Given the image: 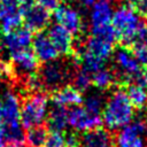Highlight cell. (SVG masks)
<instances>
[{"label":"cell","mask_w":147,"mask_h":147,"mask_svg":"<svg viewBox=\"0 0 147 147\" xmlns=\"http://www.w3.org/2000/svg\"><path fill=\"white\" fill-rule=\"evenodd\" d=\"M115 45L101 39L99 37H94V36H88L86 38V42H85V49L91 52L92 54L99 56L102 60H107L109 56H111L113 52H114Z\"/></svg>","instance_id":"9a60e30c"},{"label":"cell","mask_w":147,"mask_h":147,"mask_svg":"<svg viewBox=\"0 0 147 147\" xmlns=\"http://www.w3.org/2000/svg\"><path fill=\"white\" fill-rule=\"evenodd\" d=\"M32 0H21V2L22 3H28V2H31Z\"/></svg>","instance_id":"1f68e13d"},{"label":"cell","mask_w":147,"mask_h":147,"mask_svg":"<svg viewBox=\"0 0 147 147\" xmlns=\"http://www.w3.org/2000/svg\"><path fill=\"white\" fill-rule=\"evenodd\" d=\"M91 36L94 37H99L101 39H105L114 45H117V33L115 31V29L113 28L111 24H103V25H99V26H91Z\"/></svg>","instance_id":"cb8c5ba5"},{"label":"cell","mask_w":147,"mask_h":147,"mask_svg":"<svg viewBox=\"0 0 147 147\" xmlns=\"http://www.w3.org/2000/svg\"><path fill=\"white\" fill-rule=\"evenodd\" d=\"M49 99L55 106L63 107H75L83 105V95L77 88H75L71 84H67L59 90L52 92L49 94Z\"/></svg>","instance_id":"4fadbf2b"},{"label":"cell","mask_w":147,"mask_h":147,"mask_svg":"<svg viewBox=\"0 0 147 147\" xmlns=\"http://www.w3.org/2000/svg\"><path fill=\"white\" fill-rule=\"evenodd\" d=\"M70 84L79 92H85L92 85V74H90L78 64L71 76Z\"/></svg>","instance_id":"44dd1931"},{"label":"cell","mask_w":147,"mask_h":147,"mask_svg":"<svg viewBox=\"0 0 147 147\" xmlns=\"http://www.w3.org/2000/svg\"><path fill=\"white\" fill-rule=\"evenodd\" d=\"M32 37L33 33L29 29H26L25 26H20L9 33L2 34L1 44L9 51V53H13L20 49L29 48L32 41Z\"/></svg>","instance_id":"30bf717a"},{"label":"cell","mask_w":147,"mask_h":147,"mask_svg":"<svg viewBox=\"0 0 147 147\" xmlns=\"http://www.w3.org/2000/svg\"><path fill=\"white\" fill-rule=\"evenodd\" d=\"M8 147H18V146H8Z\"/></svg>","instance_id":"d6a6232c"},{"label":"cell","mask_w":147,"mask_h":147,"mask_svg":"<svg viewBox=\"0 0 147 147\" xmlns=\"http://www.w3.org/2000/svg\"><path fill=\"white\" fill-rule=\"evenodd\" d=\"M21 14L24 26L29 29L33 34L45 31L51 24V10L37 5L36 2L31 1L28 3H22Z\"/></svg>","instance_id":"5b68a950"},{"label":"cell","mask_w":147,"mask_h":147,"mask_svg":"<svg viewBox=\"0 0 147 147\" xmlns=\"http://www.w3.org/2000/svg\"><path fill=\"white\" fill-rule=\"evenodd\" d=\"M116 134L103 126L78 132V147H115Z\"/></svg>","instance_id":"8992f818"},{"label":"cell","mask_w":147,"mask_h":147,"mask_svg":"<svg viewBox=\"0 0 147 147\" xmlns=\"http://www.w3.org/2000/svg\"><path fill=\"white\" fill-rule=\"evenodd\" d=\"M78 63L72 57L44 62L37 70V77L44 92L48 95L60 87L70 84L71 76Z\"/></svg>","instance_id":"6da1fadb"},{"label":"cell","mask_w":147,"mask_h":147,"mask_svg":"<svg viewBox=\"0 0 147 147\" xmlns=\"http://www.w3.org/2000/svg\"><path fill=\"white\" fill-rule=\"evenodd\" d=\"M0 48H1V41H0Z\"/></svg>","instance_id":"836d02e7"},{"label":"cell","mask_w":147,"mask_h":147,"mask_svg":"<svg viewBox=\"0 0 147 147\" xmlns=\"http://www.w3.org/2000/svg\"><path fill=\"white\" fill-rule=\"evenodd\" d=\"M45 123L49 131H64L68 125V107L54 105L48 111Z\"/></svg>","instance_id":"2e32d148"},{"label":"cell","mask_w":147,"mask_h":147,"mask_svg":"<svg viewBox=\"0 0 147 147\" xmlns=\"http://www.w3.org/2000/svg\"><path fill=\"white\" fill-rule=\"evenodd\" d=\"M0 131L2 133V137L5 139V142H6L7 147L8 146L23 147L24 139H25V133H24V129L22 127L20 122L2 124L0 126Z\"/></svg>","instance_id":"5bb4252c"},{"label":"cell","mask_w":147,"mask_h":147,"mask_svg":"<svg viewBox=\"0 0 147 147\" xmlns=\"http://www.w3.org/2000/svg\"><path fill=\"white\" fill-rule=\"evenodd\" d=\"M20 96L11 91H7L0 96V111L2 124L20 122Z\"/></svg>","instance_id":"7c38bea8"},{"label":"cell","mask_w":147,"mask_h":147,"mask_svg":"<svg viewBox=\"0 0 147 147\" xmlns=\"http://www.w3.org/2000/svg\"><path fill=\"white\" fill-rule=\"evenodd\" d=\"M124 91L133 107L137 110H145L147 109V92L146 88L136 85L129 84L124 87Z\"/></svg>","instance_id":"d6986e66"},{"label":"cell","mask_w":147,"mask_h":147,"mask_svg":"<svg viewBox=\"0 0 147 147\" xmlns=\"http://www.w3.org/2000/svg\"><path fill=\"white\" fill-rule=\"evenodd\" d=\"M133 118V107L124 88L115 87L106 100L102 110V121L107 129L116 130L127 125Z\"/></svg>","instance_id":"7a4b0ae2"},{"label":"cell","mask_w":147,"mask_h":147,"mask_svg":"<svg viewBox=\"0 0 147 147\" xmlns=\"http://www.w3.org/2000/svg\"><path fill=\"white\" fill-rule=\"evenodd\" d=\"M61 1H62V0H61ZM63 1H69V0H63Z\"/></svg>","instance_id":"e575fe53"},{"label":"cell","mask_w":147,"mask_h":147,"mask_svg":"<svg viewBox=\"0 0 147 147\" xmlns=\"http://www.w3.org/2000/svg\"><path fill=\"white\" fill-rule=\"evenodd\" d=\"M46 33L49 40L52 41V44L54 45V47L56 48L59 55H63L68 57L72 56L74 36L67 29H64L62 25L57 23L51 25Z\"/></svg>","instance_id":"9c48e42d"},{"label":"cell","mask_w":147,"mask_h":147,"mask_svg":"<svg viewBox=\"0 0 147 147\" xmlns=\"http://www.w3.org/2000/svg\"><path fill=\"white\" fill-rule=\"evenodd\" d=\"M49 95L46 92H34L20 96V122L24 130L44 123Z\"/></svg>","instance_id":"3957f363"},{"label":"cell","mask_w":147,"mask_h":147,"mask_svg":"<svg viewBox=\"0 0 147 147\" xmlns=\"http://www.w3.org/2000/svg\"><path fill=\"white\" fill-rule=\"evenodd\" d=\"M111 6L107 0H99L93 5V10L91 14L92 26H99L108 24L111 21Z\"/></svg>","instance_id":"ac0fdd59"},{"label":"cell","mask_w":147,"mask_h":147,"mask_svg":"<svg viewBox=\"0 0 147 147\" xmlns=\"http://www.w3.org/2000/svg\"><path fill=\"white\" fill-rule=\"evenodd\" d=\"M49 130L46 123H41L39 125L32 126L26 130L24 145L26 147H44L48 137Z\"/></svg>","instance_id":"e0dca14e"},{"label":"cell","mask_w":147,"mask_h":147,"mask_svg":"<svg viewBox=\"0 0 147 147\" xmlns=\"http://www.w3.org/2000/svg\"><path fill=\"white\" fill-rule=\"evenodd\" d=\"M21 0H0V21L22 16Z\"/></svg>","instance_id":"7402d4cb"},{"label":"cell","mask_w":147,"mask_h":147,"mask_svg":"<svg viewBox=\"0 0 147 147\" xmlns=\"http://www.w3.org/2000/svg\"><path fill=\"white\" fill-rule=\"evenodd\" d=\"M129 6L145 20H147V0H132Z\"/></svg>","instance_id":"4316f807"},{"label":"cell","mask_w":147,"mask_h":147,"mask_svg":"<svg viewBox=\"0 0 147 147\" xmlns=\"http://www.w3.org/2000/svg\"><path fill=\"white\" fill-rule=\"evenodd\" d=\"M106 103V99L103 96V94L101 93H93L91 95H88L85 100H83V108L94 115H101L103 107Z\"/></svg>","instance_id":"603a6c76"},{"label":"cell","mask_w":147,"mask_h":147,"mask_svg":"<svg viewBox=\"0 0 147 147\" xmlns=\"http://www.w3.org/2000/svg\"><path fill=\"white\" fill-rule=\"evenodd\" d=\"M44 147H65V132L51 131Z\"/></svg>","instance_id":"484cf974"},{"label":"cell","mask_w":147,"mask_h":147,"mask_svg":"<svg viewBox=\"0 0 147 147\" xmlns=\"http://www.w3.org/2000/svg\"><path fill=\"white\" fill-rule=\"evenodd\" d=\"M125 49H127L141 65H144V67L147 65V45L133 41Z\"/></svg>","instance_id":"d4e9b609"},{"label":"cell","mask_w":147,"mask_h":147,"mask_svg":"<svg viewBox=\"0 0 147 147\" xmlns=\"http://www.w3.org/2000/svg\"><path fill=\"white\" fill-rule=\"evenodd\" d=\"M11 79V69L8 61L0 60V83L2 80H9Z\"/></svg>","instance_id":"83f0119b"},{"label":"cell","mask_w":147,"mask_h":147,"mask_svg":"<svg viewBox=\"0 0 147 147\" xmlns=\"http://www.w3.org/2000/svg\"><path fill=\"white\" fill-rule=\"evenodd\" d=\"M31 45H32L33 53L36 54V56L38 57V60L41 63L48 62L52 60H56L59 57V53H57L56 48L49 40L47 33L44 31L33 34Z\"/></svg>","instance_id":"8fae6325"},{"label":"cell","mask_w":147,"mask_h":147,"mask_svg":"<svg viewBox=\"0 0 147 147\" xmlns=\"http://www.w3.org/2000/svg\"><path fill=\"white\" fill-rule=\"evenodd\" d=\"M92 85L101 91H108L116 87V79L111 69L105 67L92 74Z\"/></svg>","instance_id":"ffe728a7"},{"label":"cell","mask_w":147,"mask_h":147,"mask_svg":"<svg viewBox=\"0 0 147 147\" xmlns=\"http://www.w3.org/2000/svg\"><path fill=\"white\" fill-rule=\"evenodd\" d=\"M79 2L84 7H91L96 2V0H79Z\"/></svg>","instance_id":"f546056e"},{"label":"cell","mask_w":147,"mask_h":147,"mask_svg":"<svg viewBox=\"0 0 147 147\" xmlns=\"http://www.w3.org/2000/svg\"><path fill=\"white\" fill-rule=\"evenodd\" d=\"M33 1L37 5L44 7L48 10H55L61 2V0H33Z\"/></svg>","instance_id":"f1b7e54d"},{"label":"cell","mask_w":147,"mask_h":147,"mask_svg":"<svg viewBox=\"0 0 147 147\" xmlns=\"http://www.w3.org/2000/svg\"><path fill=\"white\" fill-rule=\"evenodd\" d=\"M107 1H110V0H107Z\"/></svg>","instance_id":"d590c367"},{"label":"cell","mask_w":147,"mask_h":147,"mask_svg":"<svg viewBox=\"0 0 147 147\" xmlns=\"http://www.w3.org/2000/svg\"><path fill=\"white\" fill-rule=\"evenodd\" d=\"M139 18L136 11L126 3L121 6L111 16V25L115 29L118 40L117 45L127 48L134 40L139 26Z\"/></svg>","instance_id":"277c9868"},{"label":"cell","mask_w":147,"mask_h":147,"mask_svg":"<svg viewBox=\"0 0 147 147\" xmlns=\"http://www.w3.org/2000/svg\"><path fill=\"white\" fill-rule=\"evenodd\" d=\"M144 75H145V78H146V80H147V65L146 67H144Z\"/></svg>","instance_id":"4dcf8cb0"},{"label":"cell","mask_w":147,"mask_h":147,"mask_svg":"<svg viewBox=\"0 0 147 147\" xmlns=\"http://www.w3.org/2000/svg\"><path fill=\"white\" fill-rule=\"evenodd\" d=\"M68 124H70L77 132H83L100 127L103 124L101 115H94L86 111L82 106L68 108Z\"/></svg>","instance_id":"ba28073f"},{"label":"cell","mask_w":147,"mask_h":147,"mask_svg":"<svg viewBox=\"0 0 147 147\" xmlns=\"http://www.w3.org/2000/svg\"><path fill=\"white\" fill-rule=\"evenodd\" d=\"M54 17L56 22L64 29H67L74 37L85 36L82 16L77 10H75L70 6L59 5V7L54 10Z\"/></svg>","instance_id":"52a82bcc"}]
</instances>
